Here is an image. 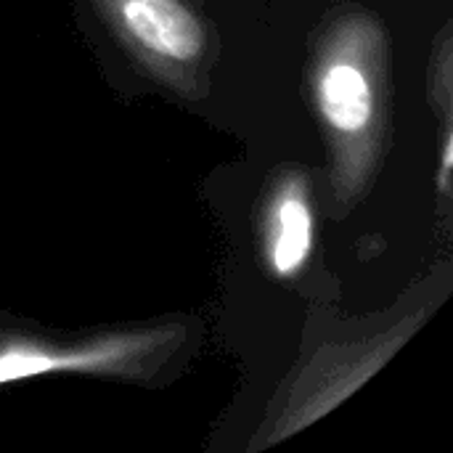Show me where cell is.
I'll return each mask as SVG.
<instances>
[{
  "label": "cell",
  "instance_id": "obj_1",
  "mask_svg": "<svg viewBox=\"0 0 453 453\" xmlns=\"http://www.w3.org/2000/svg\"><path fill=\"white\" fill-rule=\"evenodd\" d=\"M125 29L151 53L170 61H191L204 48L196 16L178 0H117Z\"/></svg>",
  "mask_w": 453,
  "mask_h": 453
},
{
  "label": "cell",
  "instance_id": "obj_3",
  "mask_svg": "<svg viewBox=\"0 0 453 453\" xmlns=\"http://www.w3.org/2000/svg\"><path fill=\"white\" fill-rule=\"evenodd\" d=\"M313 220L311 210L300 196H289L276 207L271 231V260L276 273H295L311 252Z\"/></svg>",
  "mask_w": 453,
  "mask_h": 453
},
{
  "label": "cell",
  "instance_id": "obj_2",
  "mask_svg": "<svg viewBox=\"0 0 453 453\" xmlns=\"http://www.w3.org/2000/svg\"><path fill=\"white\" fill-rule=\"evenodd\" d=\"M319 101L329 125L342 133H358L372 119V88L364 72L353 64H334L324 72Z\"/></svg>",
  "mask_w": 453,
  "mask_h": 453
}]
</instances>
